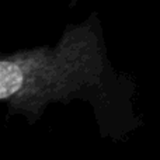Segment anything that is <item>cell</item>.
Segmentation results:
<instances>
[{"label": "cell", "mask_w": 160, "mask_h": 160, "mask_svg": "<svg viewBox=\"0 0 160 160\" xmlns=\"http://www.w3.org/2000/svg\"><path fill=\"white\" fill-rule=\"evenodd\" d=\"M22 72L14 62H0V97L7 98L18 91L22 84Z\"/></svg>", "instance_id": "1"}]
</instances>
